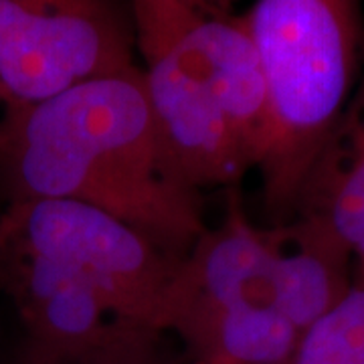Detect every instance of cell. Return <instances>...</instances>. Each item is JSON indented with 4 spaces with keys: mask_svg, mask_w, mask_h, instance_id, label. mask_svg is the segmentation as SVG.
<instances>
[{
    "mask_svg": "<svg viewBox=\"0 0 364 364\" xmlns=\"http://www.w3.org/2000/svg\"><path fill=\"white\" fill-rule=\"evenodd\" d=\"M0 193L4 205L75 200L100 208L178 259L207 231L200 191L172 156L138 67L4 107Z\"/></svg>",
    "mask_w": 364,
    "mask_h": 364,
    "instance_id": "obj_1",
    "label": "cell"
},
{
    "mask_svg": "<svg viewBox=\"0 0 364 364\" xmlns=\"http://www.w3.org/2000/svg\"><path fill=\"white\" fill-rule=\"evenodd\" d=\"M144 91L191 184L233 186L259 166L267 91L243 16L203 0H130Z\"/></svg>",
    "mask_w": 364,
    "mask_h": 364,
    "instance_id": "obj_2",
    "label": "cell"
},
{
    "mask_svg": "<svg viewBox=\"0 0 364 364\" xmlns=\"http://www.w3.org/2000/svg\"><path fill=\"white\" fill-rule=\"evenodd\" d=\"M267 91L259 172L275 225L294 219L332 130L358 85L360 0H255L243 14Z\"/></svg>",
    "mask_w": 364,
    "mask_h": 364,
    "instance_id": "obj_3",
    "label": "cell"
},
{
    "mask_svg": "<svg viewBox=\"0 0 364 364\" xmlns=\"http://www.w3.org/2000/svg\"><path fill=\"white\" fill-rule=\"evenodd\" d=\"M0 237L73 273L124 324L162 334L181 259L134 227L75 200H23L0 210Z\"/></svg>",
    "mask_w": 364,
    "mask_h": 364,
    "instance_id": "obj_4",
    "label": "cell"
},
{
    "mask_svg": "<svg viewBox=\"0 0 364 364\" xmlns=\"http://www.w3.org/2000/svg\"><path fill=\"white\" fill-rule=\"evenodd\" d=\"M134 28L112 0H0L4 107L136 69Z\"/></svg>",
    "mask_w": 364,
    "mask_h": 364,
    "instance_id": "obj_5",
    "label": "cell"
},
{
    "mask_svg": "<svg viewBox=\"0 0 364 364\" xmlns=\"http://www.w3.org/2000/svg\"><path fill=\"white\" fill-rule=\"evenodd\" d=\"M275 308L306 328L330 312L354 286V259L326 219L298 213L275 225Z\"/></svg>",
    "mask_w": 364,
    "mask_h": 364,
    "instance_id": "obj_6",
    "label": "cell"
},
{
    "mask_svg": "<svg viewBox=\"0 0 364 364\" xmlns=\"http://www.w3.org/2000/svg\"><path fill=\"white\" fill-rule=\"evenodd\" d=\"M298 213L328 221L350 251L354 282L364 284V77L314 164Z\"/></svg>",
    "mask_w": 364,
    "mask_h": 364,
    "instance_id": "obj_7",
    "label": "cell"
},
{
    "mask_svg": "<svg viewBox=\"0 0 364 364\" xmlns=\"http://www.w3.org/2000/svg\"><path fill=\"white\" fill-rule=\"evenodd\" d=\"M178 334L208 364H291L299 332L272 306H196L174 314L164 334Z\"/></svg>",
    "mask_w": 364,
    "mask_h": 364,
    "instance_id": "obj_8",
    "label": "cell"
},
{
    "mask_svg": "<svg viewBox=\"0 0 364 364\" xmlns=\"http://www.w3.org/2000/svg\"><path fill=\"white\" fill-rule=\"evenodd\" d=\"M291 364H364V284L301 332Z\"/></svg>",
    "mask_w": 364,
    "mask_h": 364,
    "instance_id": "obj_9",
    "label": "cell"
},
{
    "mask_svg": "<svg viewBox=\"0 0 364 364\" xmlns=\"http://www.w3.org/2000/svg\"><path fill=\"white\" fill-rule=\"evenodd\" d=\"M160 336L150 330H134L87 354H51L25 344L21 364H162L158 352Z\"/></svg>",
    "mask_w": 364,
    "mask_h": 364,
    "instance_id": "obj_10",
    "label": "cell"
},
{
    "mask_svg": "<svg viewBox=\"0 0 364 364\" xmlns=\"http://www.w3.org/2000/svg\"><path fill=\"white\" fill-rule=\"evenodd\" d=\"M203 2H207L210 6H217V9H223V11H231L235 0H203Z\"/></svg>",
    "mask_w": 364,
    "mask_h": 364,
    "instance_id": "obj_11",
    "label": "cell"
},
{
    "mask_svg": "<svg viewBox=\"0 0 364 364\" xmlns=\"http://www.w3.org/2000/svg\"><path fill=\"white\" fill-rule=\"evenodd\" d=\"M2 114H4V100L0 95V124H2Z\"/></svg>",
    "mask_w": 364,
    "mask_h": 364,
    "instance_id": "obj_12",
    "label": "cell"
},
{
    "mask_svg": "<svg viewBox=\"0 0 364 364\" xmlns=\"http://www.w3.org/2000/svg\"><path fill=\"white\" fill-rule=\"evenodd\" d=\"M195 364H208V363H198V360H196V363Z\"/></svg>",
    "mask_w": 364,
    "mask_h": 364,
    "instance_id": "obj_13",
    "label": "cell"
}]
</instances>
